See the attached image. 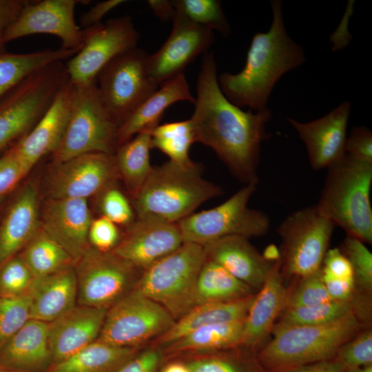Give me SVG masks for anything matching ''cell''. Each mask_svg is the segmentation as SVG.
Here are the masks:
<instances>
[{
    "mask_svg": "<svg viewBox=\"0 0 372 372\" xmlns=\"http://www.w3.org/2000/svg\"><path fill=\"white\" fill-rule=\"evenodd\" d=\"M194 104L189 119L195 142L213 149L238 180L257 185L261 145L270 135L271 110L244 111L230 102L219 87L211 52L204 54Z\"/></svg>",
    "mask_w": 372,
    "mask_h": 372,
    "instance_id": "obj_1",
    "label": "cell"
},
{
    "mask_svg": "<svg viewBox=\"0 0 372 372\" xmlns=\"http://www.w3.org/2000/svg\"><path fill=\"white\" fill-rule=\"evenodd\" d=\"M270 4L271 26L268 31L253 36L242 70L236 74L225 72L218 76L219 87L230 102L254 112L267 108L278 80L306 60L302 47L287 31L282 2L271 0Z\"/></svg>",
    "mask_w": 372,
    "mask_h": 372,
    "instance_id": "obj_2",
    "label": "cell"
},
{
    "mask_svg": "<svg viewBox=\"0 0 372 372\" xmlns=\"http://www.w3.org/2000/svg\"><path fill=\"white\" fill-rule=\"evenodd\" d=\"M200 164L168 161L154 167L139 192L132 198L137 219L177 223L203 203L223 194L205 179Z\"/></svg>",
    "mask_w": 372,
    "mask_h": 372,
    "instance_id": "obj_3",
    "label": "cell"
},
{
    "mask_svg": "<svg viewBox=\"0 0 372 372\" xmlns=\"http://www.w3.org/2000/svg\"><path fill=\"white\" fill-rule=\"evenodd\" d=\"M351 313L324 324L287 325L277 322L272 337L256 358L267 372H278L333 359L339 348L366 328Z\"/></svg>",
    "mask_w": 372,
    "mask_h": 372,
    "instance_id": "obj_4",
    "label": "cell"
},
{
    "mask_svg": "<svg viewBox=\"0 0 372 372\" xmlns=\"http://www.w3.org/2000/svg\"><path fill=\"white\" fill-rule=\"evenodd\" d=\"M371 185L372 163L345 154L327 168L316 208L347 236L371 244Z\"/></svg>",
    "mask_w": 372,
    "mask_h": 372,
    "instance_id": "obj_5",
    "label": "cell"
},
{
    "mask_svg": "<svg viewBox=\"0 0 372 372\" xmlns=\"http://www.w3.org/2000/svg\"><path fill=\"white\" fill-rule=\"evenodd\" d=\"M69 81L65 64L56 62L32 73L0 97V150L33 128Z\"/></svg>",
    "mask_w": 372,
    "mask_h": 372,
    "instance_id": "obj_6",
    "label": "cell"
},
{
    "mask_svg": "<svg viewBox=\"0 0 372 372\" xmlns=\"http://www.w3.org/2000/svg\"><path fill=\"white\" fill-rule=\"evenodd\" d=\"M205 258L203 245L184 242L143 271L134 289L162 305L176 320L192 308L196 282Z\"/></svg>",
    "mask_w": 372,
    "mask_h": 372,
    "instance_id": "obj_7",
    "label": "cell"
},
{
    "mask_svg": "<svg viewBox=\"0 0 372 372\" xmlns=\"http://www.w3.org/2000/svg\"><path fill=\"white\" fill-rule=\"evenodd\" d=\"M74 85L70 116L53 163L92 152L114 154L118 148V126L102 103L96 81Z\"/></svg>",
    "mask_w": 372,
    "mask_h": 372,
    "instance_id": "obj_8",
    "label": "cell"
},
{
    "mask_svg": "<svg viewBox=\"0 0 372 372\" xmlns=\"http://www.w3.org/2000/svg\"><path fill=\"white\" fill-rule=\"evenodd\" d=\"M256 186L245 185L222 204L177 223L184 242L204 245L229 236L249 238L265 235L270 227L268 216L248 206Z\"/></svg>",
    "mask_w": 372,
    "mask_h": 372,
    "instance_id": "obj_9",
    "label": "cell"
},
{
    "mask_svg": "<svg viewBox=\"0 0 372 372\" xmlns=\"http://www.w3.org/2000/svg\"><path fill=\"white\" fill-rule=\"evenodd\" d=\"M333 224L316 206L288 215L278 225L280 268L285 278L298 280L318 271L329 249Z\"/></svg>",
    "mask_w": 372,
    "mask_h": 372,
    "instance_id": "obj_10",
    "label": "cell"
},
{
    "mask_svg": "<svg viewBox=\"0 0 372 372\" xmlns=\"http://www.w3.org/2000/svg\"><path fill=\"white\" fill-rule=\"evenodd\" d=\"M149 55L136 47L113 59L97 75L100 98L118 127L158 88L149 75Z\"/></svg>",
    "mask_w": 372,
    "mask_h": 372,
    "instance_id": "obj_11",
    "label": "cell"
},
{
    "mask_svg": "<svg viewBox=\"0 0 372 372\" xmlns=\"http://www.w3.org/2000/svg\"><path fill=\"white\" fill-rule=\"evenodd\" d=\"M175 321L162 305L134 289L107 309L96 340L136 348L163 334Z\"/></svg>",
    "mask_w": 372,
    "mask_h": 372,
    "instance_id": "obj_12",
    "label": "cell"
},
{
    "mask_svg": "<svg viewBox=\"0 0 372 372\" xmlns=\"http://www.w3.org/2000/svg\"><path fill=\"white\" fill-rule=\"evenodd\" d=\"M74 267L79 305L106 309L134 289L143 273L112 251L91 246Z\"/></svg>",
    "mask_w": 372,
    "mask_h": 372,
    "instance_id": "obj_13",
    "label": "cell"
},
{
    "mask_svg": "<svg viewBox=\"0 0 372 372\" xmlns=\"http://www.w3.org/2000/svg\"><path fill=\"white\" fill-rule=\"evenodd\" d=\"M83 31L82 48L65 64L76 85L96 81L102 68L117 56L136 47L140 34L129 15L113 18Z\"/></svg>",
    "mask_w": 372,
    "mask_h": 372,
    "instance_id": "obj_14",
    "label": "cell"
},
{
    "mask_svg": "<svg viewBox=\"0 0 372 372\" xmlns=\"http://www.w3.org/2000/svg\"><path fill=\"white\" fill-rule=\"evenodd\" d=\"M46 180L48 198H81L99 194L119 178L114 155L92 152L53 163Z\"/></svg>",
    "mask_w": 372,
    "mask_h": 372,
    "instance_id": "obj_15",
    "label": "cell"
},
{
    "mask_svg": "<svg viewBox=\"0 0 372 372\" xmlns=\"http://www.w3.org/2000/svg\"><path fill=\"white\" fill-rule=\"evenodd\" d=\"M80 0L28 1L19 17L5 32V44L28 35L50 34L59 37L61 47L79 52L83 45V31L74 17Z\"/></svg>",
    "mask_w": 372,
    "mask_h": 372,
    "instance_id": "obj_16",
    "label": "cell"
},
{
    "mask_svg": "<svg viewBox=\"0 0 372 372\" xmlns=\"http://www.w3.org/2000/svg\"><path fill=\"white\" fill-rule=\"evenodd\" d=\"M172 21L167 39L148 58L149 75L158 87L183 73L185 67L196 56L207 52L214 41L213 31L191 21L177 9Z\"/></svg>",
    "mask_w": 372,
    "mask_h": 372,
    "instance_id": "obj_17",
    "label": "cell"
},
{
    "mask_svg": "<svg viewBox=\"0 0 372 372\" xmlns=\"http://www.w3.org/2000/svg\"><path fill=\"white\" fill-rule=\"evenodd\" d=\"M351 108V103L346 101L324 116L309 122L287 118L304 143L313 169L328 168L346 154Z\"/></svg>",
    "mask_w": 372,
    "mask_h": 372,
    "instance_id": "obj_18",
    "label": "cell"
},
{
    "mask_svg": "<svg viewBox=\"0 0 372 372\" xmlns=\"http://www.w3.org/2000/svg\"><path fill=\"white\" fill-rule=\"evenodd\" d=\"M75 85L70 81L33 128L10 148L28 172L47 154L59 147L71 114Z\"/></svg>",
    "mask_w": 372,
    "mask_h": 372,
    "instance_id": "obj_19",
    "label": "cell"
},
{
    "mask_svg": "<svg viewBox=\"0 0 372 372\" xmlns=\"http://www.w3.org/2000/svg\"><path fill=\"white\" fill-rule=\"evenodd\" d=\"M183 242L178 223L136 218L112 251L143 271Z\"/></svg>",
    "mask_w": 372,
    "mask_h": 372,
    "instance_id": "obj_20",
    "label": "cell"
},
{
    "mask_svg": "<svg viewBox=\"0 0 372 372\" xmlns=\"http://www.w3.org/2000/svg\"><path fill=\"white\" fill-rule=\"evenodd\" d=\"M93 218L87 199L48 198L41 227L58 242L74 262L90 247L88 231Z\"/></svg>",
    "mask_w": 372,
    "mask_h": 372,
    "instance_id": "obj_21",
    "label": "cell"
},
{
    "mask_svg": "<svg viewBox=\"0 0 372 372\" xmlns=\"http://www.w3.org/2000/svg\"><path fill=\"white\" fill-rule=\"evenodd\" d=\"M107 309L74 306L48 323V341L53 364L96 341Z\"/></svg>",
    "mask_w": 372,
    "mask_h": 372,
    "instance_id": "obj_22",
    "label": "cell"
},
{
    "mask_svg": "<svg viewBox=\"0 0 372 372\" xmlns=\"http://www.w3.org/2000/svg\"><path fill=\"white\" fill-rule=\"evenodd\" d=\"M287 290L278 259L249 309L244 322L242 347L256 352L267 342L276 319L285 309Z\"/></svg>",
    "mask_w": 372,
    "mask_h": 372,
    "instance_id": "obj_23",
    "label": "cell"
},
{
    "mask_svg": "<svg viewBox=\"0 0 372 372\" xmlns=\"http://www.w3.org/2000/svg\"><path fill=\"white\" fill-rule=\"evenodd\" d=\"M248 239L241 236H229L203 246L207 259L220 265L254 291H258L274 262L267 260Z\"/></svg>",
    "mask_w": 372,
    "mask_h": 372,
    "instance_id": "obj_24",
    "label": "cell"
},
{
    "mask_svg": "<svg viewBox=\"0 0 372 372\" xmlns=\"http://www.w3.org/2000/svg\"><path fill=\"white\" fill-rule=\"evenodd\" d=\"M48 323L29 320L0 347V368L12 372H46L53 365Z\"/></svg>",
    "mask_w": 372,
    "mask_h": 372,
    "instance_id": "obj_25",
    "label": "cell"
},
{
    "mask_svg": "<svg viewBox=\"0 0 372 372\" xmlns=\"http://www.w3.org/2000/svg\"><path fill=\"white\" fill-rule=\"evenodd\" d=\"M40 227L38 192L28 184L11 203L0 225V265L23 249Z\"/></svg>",
    "mask_w": 372,
    "mask_h": 372,
    "instance_id": "obj_26",
    "label": "cell"
},
{
    "mask_svg": "<svg viewBox=\"0 0 372 372\" xmlns=\"http://www.w3.org/2000/svg\"><path fill=\"white\" fill-rule=\"evenodd\" d=\"M30 319L50 323L75 306L77 280L74 265L33 279L28 291Z\"/></svg>",
    "mask_w": 372,
    "mask_h": 372,
    "instance_id": "obj_27",
    "label": "cell"
},
{
    "mask_svg": "<svg viewBox=\"0 0 372 372\" xmlns=\"http://www.w3.org/2000/svg\"><path fill=\"white\" fill-rule=\"evenodd\" d=\"M158 87L119 126L118 147L139 132L156 127L165 110L171 105L181 101L195 102L183 73L166 81Z\"/></svg>",
    "mask_w": 372,
    "mask_h": 372,
    "instance_id": "obj_28",
    "label": "cell"
},
{
    "mask_svg": "<svg viewBox=\"0 0 372 372\" xmlns=\"http://www.w3.org/2000/svg\"><path fill=\"white\" fill-rule=\"evenodd\" d=\"M255 294L238 300L194 307L153 340L154 347H163L205 325L245 320Z\"/></svg>",
    "mask_w": 372,
    "mask_h": 372,
    "instance_id": "obj_29",
    "label": "cell"
},
{
    "mask_svg": "<svg viewBox=\"0 0 372 372\" xmlns=\"http://www.w3.org/2000/svg\"><path fill=\"white\" fill-rule=\"evenodd\" d=\"M245 320L201 327L161 348L170 355L211 353L242 346Z\"/></svg>",
    "mask_w": 372,
    "mask_h": 372,
    "instance_id": "obj_30",
    "label": "cell"
},
{
    "mask_svg": "<svg viewBox=\"0 0 372 372\" xmlns=\"http://www.w3.org/2000/svg\"><path fill=\"white\" fill-rule=\"evenodd\" d=\"M255 291L222 266L205 258L196 282L192 308L207 303L243 299L254 295Z\"/></svg>",
    "mask_w": 372,
    "mask_h": 372,
    "instance_id": "obj_31",
    "label": "cell"
},
{
    "mask_svg": "<svg viewBox=\"0 0 372 372\" xmlns=\"http://www.w3.org/2000/svg\"><path fill=\"white\" fill-rule=\"evenodd\" d=\"M137 352L136 348L118 347L96 340L54 364L49 372H116Z\"/></svg>",
    "mask_w": 372,
    "mask_h": 372,
    "instance_id": "obj_32",
    "label": "cell"
},
{
    "mask_svg": "<svg viewBox=\"0 0 372 372\" xmlns=\"http://www.w3.org/2000/svg\"><path fill=\"white\" fill-rule=\"evenodd\" d=\"M152 131L139 132L121 145L114 154L119 178L132 198L139 192L154 167L149 155Z\"/></svg>",
    "mask_w": 372,
    "mask_h": 372,
    "instance_id": "obj_33",
    "label": "cell"
},
{
    "mask_svg": "<svg viewBox=\"0 0 372 372\" xmlns=\"http://www.w3.org/2000/svg\"><path fill=\"white\" fill-rule=\"evenodd\" d=\"M78 52L62 48L28 53L0 51V97L37 70L69 60Z\"/></svg>",
    "mask_w": 372,
    "mask_h": 372,
    "instance_id": "obj_34",
    "label": "cell"
},
{
    "mask_svg": "<svg viewBox=\"0 0 372 372\" xmlns=\"http://www.w3.org/2000/svg\"><path fill=\"white\" fill-rule=\"evenodd\" d=\"M19 256L34 278L56 273L74 265L70 254L41 227Z\"/></svg>",
    "mask_w": 372,
    "mask_h": 372,
    "instance_id": "obj_35",
    "label": "cell"
},
{
    "mask_svg": "<svg viewBox=\"0 0 372 372\" xmlns=\"http://www.w3.org/2000/svg\"><path fill=\"white\" fill-rule=\"evenodd\" d=\"M195 142L190 119L158 125L152 131L151 147L169 158V161L187 165L193 161L189 156V148Z\"/></svg>",
    "mask_w": 372,
    "mask_h": 372,
    "instance_id": "obj_36",
    "label": "cell"
},
{
    "mask_svg": "<svg viewBox=\"0 0 372 372\" xmlns=\"http://www.w3.org/2000/svg\"><path fill=\"white\" fill-rule=\"evenodd\" d=\"M204 358L185 364L190 372H267L256 353L244 347L211 352Z\"/></svg>",
    "mask_w": 372,
    "mask_h": 372,
    "instance_id": "obj_37",
    "label": "cell"
},
{
    "mask_svg": "<svg viewBox=\"0 0 372 372\" xmlns=\"http://www.w3.org/2000/svg\"><path fill=\"white\" fill-rule=\"evenodd\" d=\"M353 296L349 300H330L311 306L285 309L278 322L287 325L324 324L353 313Z\"/></svg>",
    "mask_w": 372,
    "mask_h": 372,
    "instance_id": "obj_38",
    "label": "cell"
},
{
    "mask_svg": "<svg viewBox=\"0 0 372 372\" xmlns=\"http://www.w3.org/2000/svg\"><path fill=\"white\" fill-rule=\"evenodd\" d=\"M174 8L194 23L211 31L216 30L224 37L230 34V25L218 0H176Z\"/></svg>",
    "mask_w": 372,
    "mask_h": 372,
    "instance_id": "obj_39",
    "label": "cell"
},
{
    "mask_svg": "<svg viewBox=\"0 0 372 372\" xmlns=\"http://www.w3.org/2000/svg\"><path fill=\"white\" fill-rule=\"evenodd\" d=\"M349 260L353 273L355 290L371 296L372 254L359 239L347 236L339 248Z\"/></svg>",
    "mask_w": 372,
    "mask_h": 372,
    "instance_id": "obj_40",
    "label": "cell"
},
{
    "mask_svg": "<svg viewBox=\"0 0 372 372\" xmlns=\"http://www.w3.org/2000/svg\"><path fill=\"white\" fill-rule=\"evenodd\" d=\"M297 280L295 286L288 287L284 309L333 300L329 297L322 280L321 268L316 272Z\"/></svg>",
    "mask_w": 372,
    "mask_h": 372,
    "instance_id": "obj_41",
    "label": "cell"
},
{
    "mask_svg": "<svg viewBox=\"0 0 372 372\" xmlns=\"http://www.w3.org/2000/svg\"><path fill=\"white\" fill-rule=\"evenodd\" d=\"M34 277L19 255L0 265V298H17L28 293Z\"/></svg>",
    "mask_w": 372,
    "mask_h": 372,
    "instance_id": "obj_42",
    "label": "cell"
},
{
    "mask_svg": "<svg viewBox=\"0 0 372 372\" xmlns=\"http://www.w3.org/2000/svg\"><path fill=\"white\" fill-rule=\"evenodd\" d=\"M98 195L101 216L126 228L135 222L136 216L132 201L116 187V182Z\"/></svg>",
    "mask_w": 372,
    "mask_h": 372,
    "instance_id": "obj_43",
    "label": "cell"
},
{
    "mask_svg": "<svg viewBox=\"0 0 372 372\" xmlns=\"http://www.w3.org/2000/svg\"><path fill=\"white\" fill-rule=\"evenodd\" d=\"M30 320L28 293L12 298H0V347Z\"/></svg>",
    "mask_w": 372,
    "mask_h": 372,
    "instance_id": "obj_44",
    "label": "cell"
},
{
    "mask_svg": "<svg viewBox=\"0 0 372 372\" xmlns=\"http://www.w3.org/2000/svg\"><path fill=\"white\" fill-rule=\"evenodd\" d=\"M346 369L352 370L372 364V331L361 330L344 343L333 358Z\"/></svg>",
    "mask_w": 372,
    "mask_h": 372,
    "instance_id": "obj_45",
    "label": "cell"
},
{
    "mask_svg": "<svg viewBox=\"0 0 372 372\" xmlns=\"http://www.w3.org/2000/svg\"><path fill=\"white\" fill-rule=\"evenodd\" d=\"M122 238L118 225L100 216L93 219L88 231V242L92 247L102 251H112Z\"/></svg>",
    "mask_w": 372,
    "mask_h": 372,
    "instance_id": "obj_46",
    "label": "cell"
},
{
    "mask_svg": "<svg viewBox=\"0 0 372 372\" xmlns=\"http://www.w3.org/2000/svg\"><path fill=\"white\" fill-rule=\"evenodd\" d=\"M28 173L10 149L0 158V198L4 197Z\"/></svg>",
    "mask_w": 372,
    "mask_h": 372,
    "instance_id": "obj_47",
    "label": "cell"
},
{
    "mask_svg": "<svg viewBox=\"0 0 372 372\" xmlns=\"http://www.w3.org/2000/svg\"><path fill=\"white\" fill-rule=\"evenodd\" d=\"M345 152L353 158L372 163V132L364 126L352 128L347 138Z\"/></svg>",
    "mask_w": 372,
    "mask_h": 372,
    "instance_id": "obj_48",
    "label": "cell"
},
{
    "mask_svg": "<svg viewBox=\"0 0 372 372\" xmlns=\"http://www.w3.org/2000/svg\"><path fill=\"white\" fill-rule=\"evenodd\" d=\"M321 272L323 276L332 278H353L351 265L339 248L327 250L322 264Z\"/></svg>",
    "mask_w": 372,
    "mask_h": 372,
    "instance_id": "obj_49",
    "label": "cell"
},
{
    "mask_svg": "<svg viewBox=\"0 0 372 372\" xmlns=\"http://www.w3.org/2000/svg\"><path fill=\"white\" fill-rule=\"evenodd\" d=\"M161 358V348L151 347L137 353L116 372H156Z\"/></svg>",
    "mask_w": 372,
    "mask_h": 372,
    "instance_id": "obj_50",
    "label": "cell"
},
{
    "mask_svg": "<svg viewBox=\"0 0 372 372\" xmlns=\"http://www.w3.org/2000/svg\"><path fill=\"white\" fill-rule=\"evenodd\" d=\"M28 2V0H0V51L5 50V32L17 20Z\"/></svg>",
    "mask_w": 372,
    "mask_h": 372,
    "instance_id": "obj_51",
    "label": "cell"
},
{
    "mask_svg": "<svg viewBox=\"0 0 372 372\" xmlns=\"http://www.w3.org/2000/svg\"><path fill=\"white\" fill-rule=\"evenodd\" d=\"M125 2L126 1L107 0L96 3L81 16L79 27L84 30L101 23V20L105 15Z\"/></svg>",
    "mask_w": 372,
    "mask_h": 372,
    "instance_id": "obj_52",
    "label": "cell"
},
{
    "mask_svg": "<svg viewBox=\"0 0 372 372\" xmlns=\"http://www.w3.org/2000/svg\"><path fill=\"white\" fill-rule=\"evenodd\" d=\"M327 291L333 300H351L355 292V286L354 279H336L323 276Z\"/></svg>",
    "mask_w": 372,
    "mask_h": 372,
    "instance_id": "obj_53",
    "label": "cell"
},
{
    "mask_svg": "<svg viewBox=\"0 0 372 372\" xmlns=\"http://www.w3.org/2000/svg\"><path fill=\"white\" fill-rule=\"evenodd\" d=\"M347 369L334 358L278 372H347Z\"/></svg>",
    "mask_w": 372,
    "mask_h": 372,
    "instance_id": "obj_54",
    "label": "cell"
},
{
    "mask_svg": "<svg viewBox=\"0 0 372 372\" xmlns=\"http://www.w3.org/2000/svg\"><path fill=\"white\" fill-rule=\"evenodd\" d=\"M147 3L154 14L164 21L173 20L176 9L172 1L167 0H149Z\"/></svg>",
    "mask_w": 372,
    "mask_h": 372,
    "instance_id": "obj_55",
    "label": "cell"
},
{
    "mask_svg": "<svg viewBox=\"0 0 372 372\" xmlns=\"http://www.w3.org/2000/svg\"><path fill=\"white\" fill-rule=\"evenodd\" d=\"M161 372H190L185 364L173 362L165 366Z\"/></svg>",
    "mask_w": 372,
    "mask_h": 372,
    "instance_id": "obj_56",
    "label": "cell"
},
{
    "mask_svg": "<svg viewBox=\"0 0 372 372\" xmlns=\"http://www.w3.org/2000/svg\"><path fill=\"white\" fill-rule=\"evenodd\" d=\"M347 372H361V368L352 370H348Z\"/></svg>",
    "mask_w": 372,
    "mask_h": 372,
    "instance_id": "obj_57",
    "label": "cell"
},
{
    "mask_svg": "<svg viewBox=\"0 0 372 372\" xmlns=\"http://www.w3.org/2000/svg\"><path fill=\"white\" fill-rule=\"evenodd\" d=\"M0 372H12V371H8L6 369L0 368Z\"/></svg>",
    "mask_w": 372,
    "mask_h": 372,
    "instance_id": "obj_58",
    "label": "cell"
},
{
    "mask_svg": "<svg viewBox=\"0 0 372 372\" xmlns=\"http://www.w3.org/2000/svg\"><path fill=\"white\" fill-rule=\"evenodd\" d=\"M3 198V197L0 198V205H1V202H2Z\"/></svg>",
    "mask_w": 372,
    "mask_h": 372,
    "instance_id": "obj_59",
    "label": "cell"
}]
</instances>
